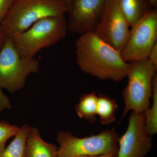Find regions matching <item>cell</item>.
<instances>
[{
  "label": "cell",
  "mask_w": 157,
  "mask_h": 157,
  "mask_svg": "<svg viewBox=\"0 0 157 157\" xmlns=\"http://www.w3.org/2000/svg\"><path fill=\"white\" fill-rule=\"evenodd\" d=\"M128 21L121 10L118 0H107L95 33L120 52L130 33Z\"/></svg>",
  "instance_id": "cell-8"
},
{
  "label": "cell",
  "mask_w": 157,
  "mask_h": 157,
  "mask_svg": "<svg viewBox=\"0 0 157 157\" xmlns=\"http://www.w3.org/2000/svg\"><path fill=\"white\" fill-rule=\"evenodd\" d=\"M60 1H63V2H65V3H67L68 6H69V4H70V2H71V0H60Z\"/></svg>",
  "instance_id": "cell-24"
},
{
  "label": "cell",
  "mask_w": 157,
  "mask_h": 157,
  "mask_svg": "<svg viewBox=\"0 0 157 157\" xmlns=\"http://www.w3.org/2000/svg\"><path fill=\"white\" fill-rule=\"evenodd\" d=\"M128 63V83L122 92L124 107L121 119L129 112L144 113L148 109L157 74V67L147 59Z\"/></svg>",
  "instance_id": "cell-4"
},
{
  "label": "cell",
  "mask_w": 157,
  "mask_h": 157,
  "mask_svg": "<svg viewBox=\"0 0 157 157\" xmlns=\"http://www.w3.org/2000/svg\"><path fill=\"white\" fill-rule=\"evenodd\" d=\"M152 6L154 9H155L157 6V0H149Z\"/></svg>",
  "instance_id": "cell-23"
},
{
  "label": "cell",
  "mask_w": 157,
  "mask_h": 157,
  "mask_svg": "<svg viewBox=\"0 0 157 157\" xmlns=\"http://www.w3.org/2000/svg\"><path fill=\"white\" fill-rule=\"evenodd\" d=\"M151 101V104L144 113V115L145 130L152 137L157 133V74L154 78Z\"/></svg>",
  "instance_id": "cell-16"
},
{
  "label": "cell",
  "mask_w": 157,
  "mask_h": 157,
  "mask_svg": "<svg viewBox=\"0 0 157 157\" xmlns=\"http://www.w3.org/2000/svg\"><path fill=\"white\" fill-rule=\"evenodd\" d=\"M120 52L127 63L147 59L157 43V11L153 9L133 26Z\"/></svg>",
  "instance_id": "cell-7"
},
{
  "label": "cell",
  "mask_w": 157,
  "mask_h": 157,
  "mask_svg": "<svg viewBox=\"0 0 157 157\" xmlns=\"http://www.w3.org/2000/svg\"><path fill=\"white\" fill-rule=\"evenodd\" d=\"M20 128L5 121H0V152L5 148L7 140L15 136L19 132Z\"/></svg>",
  "instance_id": "cell-17"
},
{
  "label": "cell",
  "mask_w": 157,
  "mask_h": 157,
  "mask_svg": "<svg viewBox=\"0 0 157 157\" xmlns=\"http://www.w3.org/2000/svg\"><path fill=\"white\" fill-rule=\"evenodd\" d=\"M6 39V37L5 35L3 33L2 31L0 28V49L2 47Z\"/></svg>",
  "instance_id": "cell-21"
},
{
  "label": "cell",
  "mask_w": 157,
  "mask_h": 157,
  "mask_svg": "<svg viewBox=\"0 0 157 157\" xmlns=\"http://www.w3.org/2000/svg\"><path fill=\"white\" fill-rule=\"evenodd\" d=\"M118 107L115 99L103 94L98 95L97 116L102 124L109 125L115 121Z\"/></svg>",
  "instance_id": "cell-13"
},
{
  "label": "cell",
  "mask_w": 157,
  "mask_h": 157,
  "mask_svg": "<svg viewBox=\"0 0 157 157\" xmlns=\"http://www.w3.org/2000/svg\"><path fill=\"white\" fill-rule=\"evenodd\" d=\"M58 148L43 140L38 129L31 127L26 144V157H57Z\"/></svg>",
  "instance_id": "cell-11"
},
{
  "label": "cell",
  "mask_w": 157,
  "mask_h": 157,
  "mask_svg": "<svg viewBox=\"0 0 157 157\" xmlns=\"http://www.w3.org/2000/svg\"><path fill=\"white\" fill-rule=\"evenodd\" d=\"M147 59L154 66L157 67V43L152 48Z\"/></svg>",
  "instance_id": "cell-20"
},
{
  "label": "cell",
  "mask_w": 157,
  "mask_h": 157,
  "mask_svg": "<svg viewBox=\"0 0 157 157\" xmlns=\"http://www.w3.org/2000/svg\"><path fill=\"white\" fill-rule=\"evenodd\" d=\"M11 108V105L9 98L6 96L0 87V114L6 109Z\"/></svg>",
  "instance_id": "cell-19"
},
{
  "label": "cell",
  "mask_w": 157,
  "mask_h": 157,
  "mask_svg": "<svg viewBox=\"0 0 157 157\" xmlns=\"http://www.w3.org/2000/svg\"><path fill=\"white\" fill-rule=\"evenodd\" d=\"M118 2L131 27L153 9L149 0H118Z\"/></svg>",
  "instance_id": "cell-12"
},
{
  "label": "cell",
  "mask_w": 157,
  "mask_h": 157,
  "mask_svg": "<svg viewBox=\"0 0 157 157\" xmlns=\"http://www.w3.org/2000/svg\"><path fill=\"white\" fill-rule=\"evenodd\" d=\"M107 0H71L68 6V30L81 35L94 32Z\"/></svg>",
  "instance_id": "cell-10"
},
{
  "label": "cell",
  "mask_w": 157,
  "mask_h": 157,
  "mask_svg": "<svg viewBox=\"0 0 157 157\" xmlns=\"http://www.w3.org/2000/svg\"><path fill=\"white\" fill-rule=\"evenodd\" d=\"M76 60L80 70L102 80L120 82L126 78L129 63L121 52L94 32L80 35L76 42Z\"/></svg>",
  "instance_id": "cell-1"
},
{
  "label": "cell",
  "mask_w": 157,
  "mask_h": 157,
  "mask_svg": "<svg viewBox=\"0 0 157 157\" xmlns=\"http://www.w3.org/2000/svg\"><path fill=\"white\" fill-rule=\"evenodd\" d=\"M68 31L64 15L50 16L40 20L11 39L21 56L32 58L39 51L64 39Z\"/></svg>",
  "instance_id": "cell-3"
},
{
  "label": "cell",
  "mask_w": 157,
  "mask_h": 157,
  "mask_svg": "<svg viewBox=\"0 0 157 157\" xmlns=\"http://www.w3.org/2000/svg\"><path fill=\"white\" fill-rule=\"evenodd\" d=\"M40 63L36 58L21 56L12 40L6 38L0 49V87L14 93L24 87L28 76L39 72Z\"/></svg>",
  "instance_id": "cell-6"
},
{
  "label": "cell",
  "mask_w": 157,
  "mask_h": 157,
  "mask_svg": "<svg viewBox=\"0 0 157 157\" xmlns=\"http://www.w3.org/2000/svg\"><path fill=\"white\" fill-rule=\"evenodd\" d=\"M16 0H0V24Z\"/></svg>",
  "instance_id": "cell-18"
},
{
  "label": "cell",
  "mask_w": 157,
  "mask_h": 157,
  "mask_svg": "<svg viewBox=\"0 0 157 157\" xmlns=\"http://www.w3.org/2000/svg\"><path fill=\"white\" fill-rule=\"evenodd\" d=\"M78 157H117V156L115 155L111 154H107L97 155L83 156Z\"/></svg>",
  "instance_id": "cell-22"
},
{
  "label": "cell",
  "mask_w": 157,
  "mask_h": 157,
  "mask_svg": "<svg viewBox=\"0 0 157 157\" xmlns=\"http://www.w3.org/2000/svg\"><path fill=\"white\" fill-rule=\"evenodd\" d=\"M31 127L24 124L10 144L0 152V157H26L27 139Z\"/></svg>",
  "instance_id": "cell-14"
},
{
  "label": "cell",
  "mask_w": 157,
  "mask_h": 157,
  "mask_svg": "<svg viewBox=\"0 0 157 157\" xmlns=\"http://www.w3.org/2000/svg\"><path fill=\"white\" fill-rule=\"evenodd\" d=\"M98 95L94 92L85 94L82 96L75 107L76 114L81 119L90 122L95 121Z\"/></svg>",
  "instance_id": "cell-15"
},
{
  "label": "cell",
  "mask_w": 157,
  "mask_h": 157,
  "mask_svg": "<svg viewBox=\"0 0 157 157\" xmlns=\"http://www.w3.org/2000/svg\"><path fill=\"white\" fill-rule=\"evenodd\" d=\"M67 3L60 0H16L0 24L6 38L11 39L40 20L67 13Z\"/></svg>",
  "instance_id": "cell-2"
},
{
  "label": "cell",
  "mask_w": 157,
  "mask_h": 157,
  "mask_svg": "<svg viewBox=\"0 0 157 157\" xmlns=\"http://www.w3.org/2000/svg\"><path fill=\"white\" fill-rule=\"evenodd\" d=\"M152 147L146 132L144 113L132 112L124 133L119 137L117 157H145Z\"/></svg>",
  "instance_id": "cell-9"
},
{
  "label": "cell",
  "mask_w": 157,
  "mask_h": 157,
  "mask_svg": "<svg viewBox=\"0 0 157 157\" xmlns=\"http://www.w3.org/2000/svg\"><path fill=\"white\" fill-rule=\"evenodd\" d=\"M119 135L113 129H106L97 135L78 137L70 132H60L57 141V157H78L111 154L117 156Z\"/></svg>",
  "instance_id": "cell-5"
}]
</instances>
